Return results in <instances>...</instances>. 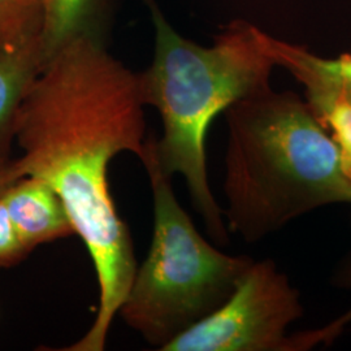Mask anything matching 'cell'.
<instances>
[{
	"label": "cell",
	"mask_w": 351,
	"mask_h": 351,
	"mask_svg": "<svg viewBox=\"0 0 351 351\" xmlns=\"http://www.w3.org/2000/svg\"><path fill=\"white\" fill-rule=\"evenodd\" d=\"M145 103L138 73L82 34L56 51L21 104L14 141L24 176L47 182L62 198L95 269L99 304L86 335L63 351H103L137 271L130 230L117 213L110 164L121 152L142 156Z\"/></svg>",
	"instance_id": "obj_1"
},
{
	"label": "cell",
	"mask_w": 351,
	"mask_h": 351,
	"mask_svg": "<svg viewBox=\"0 0 351 351\" xmlns=\"http://www.w3.org/2000/svg\"><path fill=\"white\" fill-rule=\"evenodd\" d=\"M155 29L150 66L138 73L145 106L158 110L163 134L155 139L156 159L165 175L182 176L195 211L210 237L229 242L224 213L207 173L206 141L213 119L234 103L271 88L277 66L268 36L246 20H234L211 46L182 37L155 0H145Z\"/></svg>",
	"instance_id": "obj_2"
},
{
	"label": "cell",
	"mask_w": 351,
	"mask_h": 351,
	"mask_svg": "<svg viewBox=\"0 0 351 351\" xmlns=\"http://www.w3.org/2000/svg\"><path fill=\"white\" fill-rule=\"evenodd\" d=\"M223 210L247 243L335 203H351L339 147L306 99L269 88L226 111Z\"/></svg>",
	"instance_id": "obj_3"
},
{
	"label": "cell",
	"mask_w": 351,
	"mask_h": 351,
	"mask_svg": "<svg viewBox=\"0 0 351 351\" xmlns=\"http://www.w3.org/2000/svg\"><path fill=\"white\" fill-rule=\"evenodd\" d=\"M155 139L146 138L139 158L150 180L152 239L119 314L162 350L226 302L252 259L226 254L202 236L177 201L172 177L158 163Z\"/></svg>",
	"instance_id": "obj_4"
},
{
	"label": "cell",
	"mask_w": 351,
	"mask_h": 351,
	"mask_svg": "<svg viewBox=\"0 0 351 351\" xmlns=\"http://www.w3.org/2000/svg\"><path fill=\"white\" fill-rule=\"evenodd\" d=\"M303 313L300 290L276 263L252 259L226 302L162 351H308L342 335L336 320L289 335Z\"/></svg>",
	"instance_id": "obj_5"
},
{
	"label": "cell",
	"mask_w": 351,
	"mask_h": 351,
	"mask_svg": "<svg viewBox=\"0 0 351 351\" xmlns=\"http://www.w3.org/2000/svg\"><path fill=\"white\" fill-rule=\"evenodd\" d=\"M269 52L278 66L285 68L304 88L306 101L339 147L343 169L351 181V103L324 73L320 56L269 36Z\"/></svg>",
	"instance_id": "obj_6"
},
{
	"label": "cell",
	"mask_w": 351,
	"mask_h": 351,
	"mask_svg": "<svg viewBox=\"0 0 351 351\" xmlns=\"http://www.w3.org/2000/svg\"><path fill=\"white\" fill-rule=\"evenodd\" d=\"M1 195L30 252L39 245L75 234L62 198L43 180L24 176L4 189Z\"/></svg>",
	"instance_id": "obj_7"
},
{
	"label": "cell",
	"mask_w": 351,
	"mask_h": 351,
	"mask_svg": "<svg viewBox=\"0 0 351 351\" xmlns=\"http://www.w3.org/2000/svg\"><path fill=\"white\" fill-rule=\"evenodd\" d=\"M46 63L42 37L0 47V169L11 163L21 104Z\"/></svg>",
	"instance_id": "obj_8"
},
{
	"label": "cell",
	"mask_w": 351,
	"mask_h": 351,
	"mask_svg": "<svg viewBox=\"0 0 351 351\" xmlns=\"http://www.w3.org/2000/svg\"><path fill=\"white\" fill-rule=\"evenodd\" d=\"M45 24L42 42L46 59L66 42L82 34L103 37L111 0H42ZM47 64V63H46Z\"/></svg>",
	"instance_id": "obj_9"
},
{
	"label": "cell",
	"mask_w": 351,
	"mask_h": 351,
	"mask_svg": "<svg viewBox=\"0 0 351 351\" xmlns=\"http://www.w3.org/2000/svg\"><path fill=\"white\" fill-rule=\"evenodd\" d=\"M43 24L42 0H0V47L42 37Z\"/></svg>",
	"instance_id": "obj_10"
},
{
	"label": "cell",
	"mask_w": 351,
	"mask_h": 351,
	"mask_svg": "<svg viewBox=\"0 0 351 351\" xmlns=\"http://www.w3.org/2000/svg\"><path fill=\"white\" fill-rule=\"evenodd\" d=\"M4 191V190H3ZM0 193V268H8L23 262L30 254L20 239L11 215Z\"/></svg>",
	"instance_id": "obj_11"
},
{
	"label": "cell",
	"mask_w": 351,
	"mask_h": 351,
	"mask_svg": "<svg viewBox=\"0 0 351 351\" xmlns=\"http://www.w3.org/2000/svg\"><path fill=\"white\" fill-rule=\"evenodd\" d=\"M320 65L324 73L339 86L351 103V50L337 59H326L320 56Z\"/></svg>",
	"instance_id": "obj_12"
},
{
	"label": "cell",
	"mask_w": 351,
	"mask_h": 351,
	"mask_svg": "<svg viewBox=\"0 0 351 351\" xmlns=\"http://www.w3.org/2000/svg\"><path fill=\"white\" fill-rule=\"evenodd\" d=\"M339 285L342 288L351 289V259L342 265L339 272ZM336 320L343 328L349 326L351 323V307L345 314L339 315V317H336Z\"/></svg>",
	"instance_id": "obj_13"
},
{
	"label": "cell",
	"mask_w": 351,
	"mask_h": 351,
	"mask_svg": "<svg viewBox=\"0 0 351 351\" xmlns=\"http://www.w3.org/2000/svg\"><path fill=\"white\" fill-rule=\"evenodd\" d=\"M21 177H24V175H23L19 164L16 160H11V163L8 164L7 167L0 169V193Z\"/></svg>",
	"instance_id": "obj_14"
}]
</instances>
